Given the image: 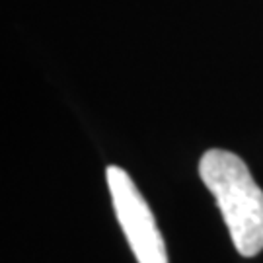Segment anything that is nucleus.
Instances as JSON below:
<instances>
[{
  "label": "nucleus",
  "instance_id": "f257e3e1",
  "mask_svg": "<svg viewBox=\"0 0 263 263\" xmlns=\"http://www.w3.org/2000/svg\"><path fill=\"white\" fill-rule=\"evenodd\" d=\"M199 176L224 218L236 252L254 257L263 250V191L244 160L234 152L211 148L199 162Z\"/></svg>",
  "mask_w": 263,
  "mask_h": 263
},
{
  "label": "nucleus",
  "instance_id": "f03ea898",
  "mask_svg": "<svg viewBox=\"0 0 263 263\" xmlns=\"http://www.w3.org/2000/svg\"><path fill=\"white\" fill-rule=\"evenodd\" d=\"M107 187L111 193L113 209L127 242L139 263H168L166 244L160 234L154 215L148 203L144 201L135 181L125 170L109 166L107 172Z\"/></svg>",
  "mask_w": 263,
  "mask_h": 263
}]
</instances>
